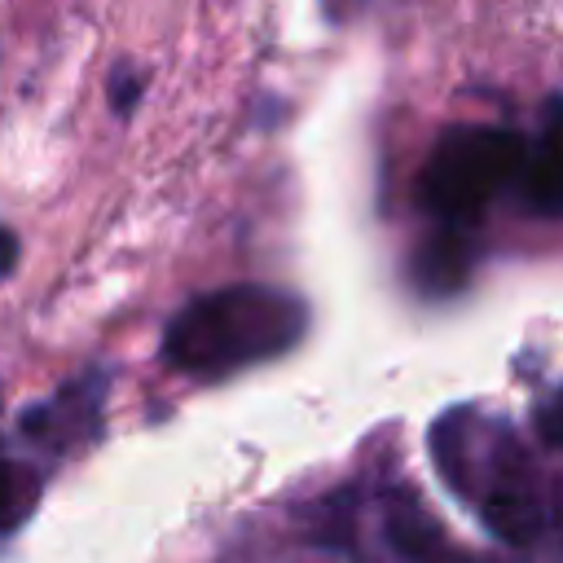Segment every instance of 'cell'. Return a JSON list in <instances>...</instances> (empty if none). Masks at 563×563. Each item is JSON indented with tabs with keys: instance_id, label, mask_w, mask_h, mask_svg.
Masks as SVG:
<instances>
[{
	"instance_id": "8992f818",
	"label": "cell",
	"mask_w": 563,
	"mask_h": 563,
	"mask_svg": "<svg viewBox=\"0 0 563 563\" xmlns=\"http://www.w3.org/2000/svg\"><path fill=\"white\" fill-rule=\"evenodd\" d=\"M519 194L537 216L563 220V97H550L541 110V128L523 154Z\"/></svg>"
},
{
	"instance_id": "5b68a950",
	"label": "cell",
	"mask_w": 563,
	"mask_h": 563,
	"mask_svg": "<svg viewBox=\"0 0 563 563\" xmlns=\"http://www.w3.org/2000/svg\"><path fill=\"white\" fill-rule=\"evenodd\" d=\"M378 532L391 563H484L479 554L462 550L409 488H387L378 501Z\"/></svg>"
},
{
	"instance_id": "7a4b0ae2",
	"label": "cell",
	"mask_w": 563,
	"mask_h": 563,
	"mask_svg": "<svg viewBox=\"0 0 563 563\" xmlns=\"http://www.w3.org/2000/svg\"><path fill=\"white\" fill-rule=\"evenodd\" d=\"M308 330V303L295 290L238 282L194 295L163 330V365L172 374L211 383L238 369L277 361Z\"/></svg>"
},
{
	"instance_id": "9c48e42d",
	"label": "cell",
	"mask_w": 563,
	"mask_h": 563,
	"mask_svg": "<svg viewBox=\"0 0 563 563\" xmlns=\"http://www.w3.org/2000/svg\"><path fill=\"white\" fill-rule=\"evenodd\" d=\"M537 431L550 444H563V387L537 405Z\"/></svg>"
},
{
	"instance_id": "6da1fadb",
	"label": "cell",
	"mask_w": 563,
	"mask_h": 563,
	"mask_svg": "<svg viewBox=\"0 0 563 563\" xmlns=\"http://www.w3.org/2000/svg\"><path fill=\"white\" fill-rule=\"evenodd\" d=\"M431 466L444 488L501 541L528 550L550 528V488L519 431L479 405L444 409L427 431Z\"/></svg>"
},
{
	"instance_id": "3957f363",
	"label": "cell",
	"mask_w": 563,
	"mask_h": 563,
	"mask_svg": "<svg viewBox=\"0 0 563 563\" xmlns=\"http://www.w3.org/2000/svg\"><path fill=\"white\" fill-rule=\"evenodd\" d=\"M528 141L501 123H453L418 172V207L440 238L466 242L484 211L523 176Z\"/></svg>"
},
{
	"instance_id": "30bf717a",
	"label": "cell",
	"mask_w": 563,
	"mask_h": 563,
	"mask_svg": "<svg viewBox=\"0 0 563 563\" xmlns=\"http://www.w3.org/2000/svg\"><path fill=\"white\" fill-rule=\"evenodd\" d=\"M559 545V559H563V475L550 484V528H545Z\"/></svg>"
},
{
	"instance_id": "277c9868",
	"label": "cell",
	"mask_w": 563,
	"mask_h": 563,
	"mask_svg": "<svg viewBox=\"0 0 563 563\" xmlns=\"http://www.w3.org/2000/svg\"><path fill=\"white\" fill-rule=\"evenodd\" d=\"M106 387H110V374H101V369H88V374L62 383L48 400H40L22 413V435L40 449H53V453H70V449L92 444L101 435Z\"/></svg>"
},
{
	"instance_id": "52a82bcc",
	"label": "cell",
	"mask_w": 563,
	"mask_h": 563,
	"mask_svg": "<svg viewBox=\"0 0 563 563\" xmlns=\"http://www.w3.org/2000/svg\"><path fill=\"white\" fill-rule=\"evenodd\" d=\"M40 493H44V471L0 449V537L18 532L35 515Z\"/></svg>"
},
{
	"instance_id": "8fae6325",
	"label": "cell",
	"mask_w": 563,
	"mask_h": 563,
	"mask_svg": "<svg viewBox=\"0 0 563 563\" xmlns=\"http://www.w3.org/2000/svg\"><path fill=\"white\" fill-rule=\"evenodd\" d=\"M18 255H22V242H18V233H13L9 224H0V277H9V273H13Z\"/></svg>"
},
{
	"instance_id": "7c38bea8",
	"label": "cell",
	"mask_w": 563,
	"mask_h": 563,
	"mask_svg": "<svg viewBox=\"0 0 563 563\" xmlns=\"http://www.w3.org/2000/svg\"><path fill=\"white\" fill-rule=\"evenodd\" d=\"M321 9H325V18H330V22H347L352 13H361V9H365V0H321Z\"/></svg>"
},
{
	"instance_id": "ba28073f",
	"label": "cell",
	"mask_w": 563,
	"mask_h": 563,
	"mask_svg": "<svg viewBox=\"0 0 563 563\" xmlns=\"http://www.w3.org/2000/svg\"><path fill=\"white\" fill-rule=\"evenodd\" d=\"M106 97H110L114 114H119V119H128V114L136 110V101L145 97V75H141V70H128V66H119V70L106 79Z\"/></svg>"
}]
</instances>
